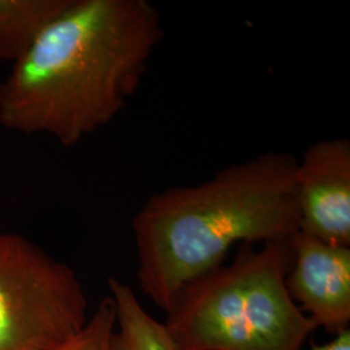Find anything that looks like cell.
Returning <instances> with one entry per match:
<instances>
[{
    "label": "cell",
    "instance_id": "ba28073f",
    "mask_svg": "<svg viewBox=\"0 0 350 350\" xmlns=\"http://www.w3.org/2000/svg\"><path fill=\"white\" fill-rule=\"evenodd\" d=\"M69 0H0V62L16 63Z\"/></svg>",
    "mask_w": 350,
    "mask_h": 350
},
{
    "label": "cell",
    "instance_id": "8992f818",
    "mask_svg": "<svg viewBox=\"0 0 350 350\" xmlns=\"http://www.w3.org/2000/svg\"><path fill=\"white\" fill-rule=\"evenodd\" d=\"M289 243L293 258L286 286L291 299L317 328L334 336L349 329L350 247L327 244L301 231Z\"/></svg>",
    "mask_w": 350,
    "mask_h": 350
},
{
    "label": "cell",
    "instance_id": "6da1fadb",
    "mask_svg": "<svg viewBox=\"0 0 350 350\" xmlns=\"http://www.w3.org/2000/svg\"><path fill=\"white\" fill-rule=\"evenodd\" d=\"M163 36L150 0H69L0 83V125L78 144L125 109Z\"/></svg>",
    "mask_w": 350,
    "mask_h": 350
},
{
    "label": "cell",
    "instance_id": "5b68a950",
    "mask_svg": "<svg viewBox=\"0 0 350 350\" xmlns=\"http://www.w3.org/2000/svg\"><path fill=\"white\" fill-rule=\"evenodd\" d=\"M299 231L350 247V142L325 139L304 152L296 167Z\"/></svg>",
    "mask_w": 350,
    "mask_h": 350
},
{
    "label": "cell",
    "instance_id": "9c48e42d",
    "mask_svg": "<svg viewBox=\"0 0 350 350\" xmlns=\"http://www.w3.org/2000/svg\"><path fill=\"white\" fill-rule=\"evenodd\" d=\"M116 328V306L111 296L100 301L95 313L73 338L53 350H111Z\"/></svg>",
    "mask_w": 350,
    "mask_h": 350
},
{
    "label": "cell",
    "instance_id": "52a82bcc",
    "mask_svg": "<svg viewBox=\"0 0 350 350\" xmlns=\"http://www.w3.org/2000/svg\"><path fill=\"white\" fill-rule=\"evenodd\" d=\"M108 287L116 306L111 350H174L163 323L146 312L133 288L114 278Z\"/></svg>",
    "mask_w": 350,
    "mask_h": 350
},
{
    "label": "cell",
    "instance_id": "3957f363",
    "mask_svg": "<svg viewBox=\"0 0 350 350\" xmlns=\"http://www.w3.org/2000/svg\"><path fill=\"white\" fill-rule=\"evenodd\" d=\"M289 240L239 245L231 265L189 282L167 312L174 350H301L317 329L291 299Z\"/></svg>",
    "mask_w": 350,
    "mask_h": 350
},
{
    "label": "cell",
    "instance_id": "7a4b0ae2",
    "mask_svg": "<svg viewBox=\"0 0 350 350\" xmlns=\"http://www.w3.org/2000/svg\"><path fill=\"white\" fill-rule=\"evenodd\" d=\"M297 161L267 150L150 196L133 221L142 291L167 313L182 288L224 265L235 244L292 238L300 227Z\"/></svg>",
    "mask_w": 350,
    "mask_h": 350
},
{
    "label": "cell",
    "instance_id": "30bf717a",
    "mask_svg": "<svg viewBox=\"0 0 350 350\" xmlns=\"http://www.w3.org/2000/svg\"><path fill=\"white\" fill-rule=\"evenodd\" d=\"M312 350H350V329L342 331L323 345L312 344Z\"/></svg>",
    "mask_w": 350,
    "mask_h": 350
},
{
    "label": "cell",
    "instance_id": "277c9868",
    "mask_svg": "<svg viewBox=\"0 0 350 350\" xmlns=\"http://www.w3.org/2000/svg\"><path fill=\"white\" fill-rule=\"evenodd\" d=\"M72 267L18 234L0 232V350H53L88 321Z\"/></svg>",
    "mask_w": 350,
    "mask_h": 350
}]
</instances>
